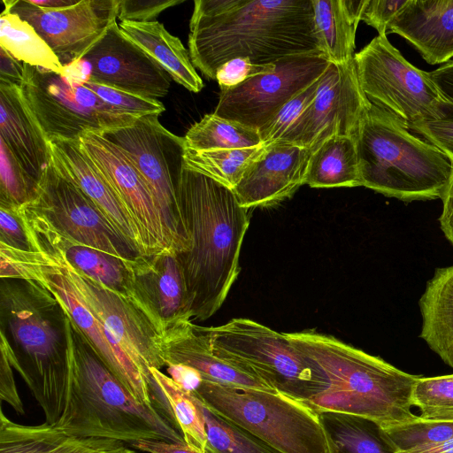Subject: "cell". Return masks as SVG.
I'll return each instance as SVG.
<instances>
[{"mask_svg":"<svg viewBox=\"0 0 453 453\" xmlns=\"http://www.w3.org/2000/svg\"><path fill=\"white\" fill-rule=\"evenodd\" d=\"M188 52L193 65L209 80L232 58L267 65L323 53L311 0H196Z\"/></svg>","mask_w":453,"mask_h":453,"instance_id":"cell-1","label":"cell"},{"mask_svg":"<svg viewBox=\"0 0 453 453\" xmlns=\"http://www.w3.org/2000/svg\"><path fill=\"white\" fill-rule=\"evenodd\" d=\"M178 202L189 245L176 255L192 319L205 320L221 307L238 278L250 210L239 204L232 189L185 165Z\"/></svg>","mask_w":453,"mask_h":453,"instance_id":"cell-2","label":"cell"},{"mask_svg":"<svg viewBox=\"0 0 453 453\" xmlns=\"http://www.w3.org/2000/svg\"><path fill=\"white\" fill-rule=\"evenodd\" d=\"M71 319L50 291L31 280L0 278V348L55 425L65 402Z\"/></svg>","mask_w":453,"mask_h":453,"instance_id":"cell-3","label":"cell"},{"mask_svg":"<svg viewBox=\"0 0 453 453\" xmlns=\"http://www.w3.org/2000/svg\"><path fill=\"white\" fill-rule=\"evenodd\" d=\"M285 334L326 380V388L305 403L319 413L362 417L381 426L417 417L411 393L419 376L331 335L313 330Z\"/></svg>","mask_w":453,"mask_h":453,"instance_id":"cell-4","label":"cell"},{"mask_svg":"<svg viewBox=\"0 0 453 453\" xmlns=\"http://www.w3.org/2000/svg\"><path fill=\"white\" fill-rule=\"evenodd\" d=\"M55 426L75 438L130 445L146 440L185 443L180 433L156 408L140 403L124 387L73 322L65 407Z\"/></svg>","mask_w":453,"mask_h":453,"instance_id":"cell-5","label":"cell"},{"mask_svg":"<svg viewBox=\"0 0 453 453\" xmlns=\"http://www.w3.org/2000/svg\"><path fill=\"white\" fill-rule=\"evenodd\" d=\"M356 142L362 186L405 203L441 199L453 163L391 112L372 104Z\"/></svg>","mask_w":453,"mask_h":453,"instance_id":"cell-6","label":"cell"},{"mask_svg":"<svg viewBox=\"0 0 453 453\" xmlns=\"http://www.w3.org/2000/svg\"><path fill=\"white\" fill-rule=\"evenodd\" d=\"M225 419L278 453H334L321 414L280 392L234 388L203 380L193 393Z\"/></svg>","mask_w":453,"mask_h":453,"instance_id":"cell-7","label":"cell"},{"mask_svg":"<svg viewBox=\"0 0 453 453\" xmlns=\"http://www.w3.org/2000/svg\"><path fill=\"white\" fill-rule=\"evenodd\" d=\"M28 238L31 251L0 245V278L35 280L50 291L62 303L73 324L124 387L140 403L156 408L150 381L84 302L58 259L35 239L30 235Z\"/></svg>","mask_w":453,"mask_h":453,"instance_id":"cell-8","label":"cell"},{"mask_svg":"<svg viewBox=\"0 0 453 453\" xmlns=\"http://www.w3.org/2000/svg\"><path fill=\"white\" fill-rule=\"evenodd\" d=\"M201 329L217 357L275 391L306 403L326 388L321 372L294 347L285 333L245 318Z\"/></svg>","mask_w":453,"mask_h":453,"instance_id":"cell-9","label":"cell"},{"mask_svg":"<svg viewBox=\"0 0 453 453\" xmlns=\"http://www.w3.org/2000/svg\"><path fill=\"white\" fill-rule=\"evenodd\" d=\"M23 66L20 88L48 141H79L86 132L104 134L139 119L103 101L65 69L58 73L25 63Z\"/></svg>","mask_w":453,"mask_h":453,"instance_id":"cell-10","label":"cell"},{"mask_svg":"<svg viewBox=\"0 0 453 453\" xmlns=\"http://www.w3.org/2000/svg\"><path fill=\"white\" fill-rule=\"evenodd\" d=\"M361 88L368 100L415 124L442 119L453 105L425 72L412 65L388 41L378 35L354 55Z\"/></svg>","mask_w":453,"mask_h":453,"instance_id":"cell-11","label":"cell"},{"mask_svg":"<svg viewBox=\"0 0 453 453\" xmlns=\"http://www.w3.org/2000/svg\"><path fill=\"white\" fill-rule=\"evenodd\" d=\"M103 134L131 158L150 188L172 236L176 253L188 249V238L178 202V185L184 165V137L158 120L140 117L134 124Z\"/></svg>","mask_w":453,"mask_h":453,"instance_id":"cell-12","label":"cell"},{"mask_svg":"<svg viewBox=\"0 0 453 453\" xmlns=\"http://www.w3.org/2000/svg\"><path fill=\"white\" fill-rule=\"evenodd\" d=\"M22 219L27 234L50 250L58 259L84 302L135 363L150 381L152 391L150 368L161 370L165 366L159 346L161 333L134 303L67 263L27 211L23 212Z\"/></svg>","mask_w":453,"mask_h":453,"instance_id":"cell-13","label":"cell"},{"mask_svg":"<svg viewBox=\"0 0 453 453\" xmlns=\"http://www.w3.org/2000/svg\"><path fill=\"white\" fill-rule=\"evenodd\" d=\"M330 64L324 53L282 58L268 71L220 90L213 113L259 131L286 103L320 78Z\"/></svg>","mask_w":453,"mask_h":453,"instance_id":"cell-14","label":"cell"},{"mask_svg":"<svg viewBox=\"0 0 453 453\" xmlns=\"http://www.w3.org/2000/svg\"><path fill=\"white\" fill-rule=\"evenodd\" d=\"M27 205L76 242L124 259L139 255L52 158L39 180L35 199Z\"/></svg>","mask_w":453,"mask_h":453,"instance_id":"cell-15","label":"cell"},{"mask_svg":"<svg viewBox=\"0 0 453 453\" xmlns=\"http://www.w3.org/2000/svg\"><path fill=\"white\" fill-rule=\"evenodd\" d=\"M3 4L35 28L65 67L81 60L117 22L119 0H80L60 9L42 8L28 0Z\"/></svg>","mask_w":453,"mask_h":453,"instance_id":"cell-16","label":"cell"},{"mask_svg":"<svg viewBox=\"0 0 453 453\" xmlns=\"http://www.w3.org/2000/svg\"><path fill=\"white\" fill-rule=\"evenodd\" d=\"M371 105L361 88L354 59L343 65L331 63L314 100L283 142L312 150L334 134L356 138Z\"/></svg>","mask_w":453,"mask_h":453,"instance_id":"cell-17","label":"cell"},{"mask_svg":"<svg viewBox=\"0 0 453 453\" xmlns=\"http://www.w3.org/2000/svg\"><path fill=\"white\" fill-rule=\"evenodd\" d=\"M79 143L134 220L148 255L163 250L176 252L150 188L124 150L95 132H86L79 139Z\"/></svg>","mask_w":453,"mask_h":453,"instance_id":"cell-18","label":"cell"},{"mask_svg":"<svg viewBox=\"0 0 453 453\" xmlns=\"http://www.w3.org/2000/svg\"><path fill=\"white\" fill-rule=\"evenodd\" d=\"M82 59L88 81L157 100L171 87L170 74L127 38L117 22Z\"/></svg>","mask_w":453,"mask_h":453,"instance_id":"cell-19","label":"cell"},{"mask_svg":"<svg viewBox=\"0 0 453 453\" xmlns=\"http://www.w3.org/2000/svg\"><path fill=\"white\" fill-rule=\"evenodd\" d=\"M134 288L142 311L162 333L183 319H192L183 271L176 252L163 250L129 260Z\"/></svg>","mask_w":453,"mask_h":453,"instance_id":"cell-20","label":"cell"},{"mask_svg":"<svg viewBox=\"0 0 453 453\" xmlns=\"http://www.w3.org/2000/svg\"><path fill=\"white\" fill-rule=\"evenodd\" d=\"M264 152L249 166L233 189L247 209L267 207L290 198L304 184L311 150L288 142L265 144Z\"/></svg>","mask_w":453,"mask_h":453,"instance_id":"cell-21","label":"cell"},{"mask_svg":"<svg viewBox=\"0 0 453 453\" xmlns=\"http://www.w3.org/2000/svg\"><path fill=\"white\" fill-rule=\"evenodd\" d=\"M51 158L96 204L114 230L139 255H148L134 220L79 141L50 139Z\"/></svg>","mask_w":453,"mask_h":453,"instance_id":"cell-22","label":"cell"},{"mask_svg":"<svg viewBox=\"0 0 453 453\" xmlns=\"http://www.w3.org/2000/svg\"><path fill=\"white\" fill-rule=\"evenodd\" d=\"M160 351L165 366L184 365L203 379L234 388L278 392L260 379L217 357L200 326L183 319L167 326L160 335Z\"/></svg>","mask_w":453,"mask_h":453,"instance_id":"cell-23","label":"cell"},{"mask_svg":"<svg viewBox=\"0 0 453 453\" xmlns=\"http://www.w3.org/2000/svg\"><path fill=\"white\" fill-rule=\"evenodd\" d=\"M388 30L403 37L430 65L453 58V0H407Z\"/></svg>","mask_w":453,"mask_h":453,"instance_id":"cell-24","label":"cell"},{"mask_svg":"<svg viewBox=\"0 0 453 453\" xmlns=\"http://www.w3.org/2000/svg\"><path fill=\"white\" fill-rule=\"evenodd\" d=\"M0 137L27 172L39 181L50 162L49 141L20 87L0 81Z\"/></svg>","mask_w":453,"mask_h":453,"instance_id":"cell-25","label":"cell"},{"mask_svg":"<svg viewBox=\"0 0 453 453\" xmlns=\"http://www.w3.org/2000/svg\"><path fill=\"white\" fill-rule=\"evenodd\" d=\"M25 208L67 263L110 290L131 301L142 311L133 284L128 264L130 259L120 258L76 242L58 232L27 205Z\"/></svg>","mask_w":453,"mask_h":453,"instance_id":"cell-26","label":"cell"},{"mask_svg":"<svg viewBox=\"0 0 453 453\" xmlns=\"http://www.w3.org/2000/svg\"><path fill=\"white\" fill-rule=\"evenodd\" d=\"M124 35L159 64L172 79L188 90L198 93L203 82L192 64L189 52L180 40L158 21H122Z\"/></svg>","mask_w":453,"mask_h":453,"instance_id":"cell-27","label":"cell"},{"mask_svg":"<svg viewBox=\"0 0 453 453\" xmlns=\"http://www.w3.org/2000/svg\"><path fill=\"white\" fill-rule=\"evenodd\" d=\"M418 306L422 318L419 337L453 368V265L434 270Z\"/></svg>","mask_w":453,"mask_h":453,"instance_id":"cell-28","label":"cell"},{"mask_svg":"<svg viewBox=\"0 0 453 453\" xmlns=\"http://www.w3.org/2000/svg\"><path fill=\"white\" fill-rule=\"evenodd\" d=\"M367 0H311L319 46L330 63L354 59L357 27Z\"/></svg>","mask_w":453,"mask_h":453,"instance_id":"cell-29","label":"cell"},{"mask_svg":"<svg viewBox=\"0 0 453 453\" xmlns=\"http://www.w3.org/2000/svg\"><path fill=\"white\" fill-rule=\"evenodd\" d=\"M304 184L316 188L362 186L356 138L334 134L312 149Z\"/></svg>","mask_w":453,"mask_h":453,"instance_id":"cell-30","label":"cell"},{"mask_svg":"<svg viewBox=\"0 0 453 453\" xmlns=\"http://www.w3.org/2000/svg\"><path fill=\"white\" fill-rule=\"evenodd\" d=\"M96 439L70 437L55 425L25 426L0 412V453H81Z\"/></svg>","mask_w":453,"mask_h":453,"instance_id":"cell-31","label":"cell"},{"mask_svg":"<svg viewBox=\"0 0 453 453\" xmlns=\"http://www.w3.org/2000/svg\"><path fill=\"white\" fill-rule=\"evenodd\" d=\"M152 384H156L171 410L176 426L185 443L191 449L206 453L207 434L202 402L182 389L168 375L150 368Z\"/></svg>","mask_w":453,"mask_h":453,"instance_id":"cell-32","label":"cell"},{"mask_svg":"<svg viewBox=\"0 0 453 453\" xmlns=\"http://www.w3.org/2000/svg\"><path fill=\"white\" fill-rule=\"evenodd\" d=\"M321 418L334 453H395L381 426L371 419L335 412Z\"/></svg>","mask_w":453,"mask_h":453,"instance_id":"cell-33","label":"cell"},{"mask_svg":"<svg viewBox=\"0 0 453 453\" xmlns=\"http://www.w3.org/2000/svg\"><path fill=\"white\" fill-rule=\"evenodd\" d=\"M0 47L22 63L64 72L57 56L35 28L4 8L0 17Z\"/></svg>","mask_w":453,"mask_h":453,"instance_id":"cell-34","label":"cell"},{"mask_svg":"<svg viewBox=\"0 0 453 453\" xmlns=\"http://www.w3.org/2000/svg\"><path fill=\"white\" fill-rule=\"evenodd\" d=\"M186 150H213L263 145L259 131L210 113L190 127L184 136Z\"/></svg>","mask_w":453,"mask_h":453,"instance_id":"cell-35","label":"cell"},{"mask_svg":"<svg viewBox=\"0 0 453 453\" xmlns=\"http://www.w3.org/2000/svg\"><path fill=\"white\" fill-rule=\"evenodd\" d=\"M265 148L263 144L251 148L213 150L185 149L184 165L233 190Z\"/></svg>","mask_w":453,"mask_h":453,"instance_id":"cell-36","label":"cell"},{"mask_svg":"<svg viewBox=\"0 0 453 453\" xmlns=\"http://www.w3.org/2000/svg\"><path fill=\"white\" fill-rule=\"evenodd\" d=\"M203 406L206 453H278L250 432Z\"/></svg>","mask_w":453,"mask_h":453,"instance_id":"cell-37","label":"cell"},{"mask_svg":"<svg viewBox=\"0 0 453 453\" xmlns=\"http://www.w3.org/2000/svg\"><path fill=\"white\" fill-rule=\"evenodd\" d=\"M381 429L395 452L453 438V421L427 419L420 416L407 422L383 426Z\"/></svg>","mask_w":453,"mask_h":453,"instance_id":"cell-38","label":"cell"},{"mask_svg":"<svg viewBox=\"0 0 453 453\" xmlns=\"http://www.w3.org/2000/svg\"><path fill=\"white\" fill-rule=\"evenodd\" d=\"M38 182L0 137V204L24 207L35 199Z\"/></svg>","mask_w":453,"mask_h":453,"instance_id":"cell-39","label":"cell"},{"mask_svg":"<svg viewBox=\"0 0 453 453\" xmlns=\"http://www.w3.org/2000/svg\"><path fill=\"white\" fill-rule=\"evenodd\" d=\"M411 403L423 418L453 421V373L419 376L412 388Z\"/></svg>","mask_w":453,"mask_h":453,"instance_id":"cell-40","label":"cell"},{"mask_svg":"<svg viewBox=\"0 0 453 453\" xmlns=\"http://www.w3.org/2000/svg\"><path fill=\"white\" fill-rule=\"evenodd\" d=\"M321 77L292 97L259 130L264 144L283 142L287 140L302 115L314 100Z\"/></svg>","mask_w":453,"mask_h":453,"instance_id":"cell-41","label":"cell"},{"mask_svg":"<svg viewBox=\"0 0 453 453\" xmlns=\"http://www.w3.org/2000/svg\"><path fill=\"white\" fill-rule=\"evenodd\" d=\"M82 84L105 103L138 118L148 115L159 116L165 110L164 104L157 99L138 96L92 81H82Z\"/></svg>","mask_w":453,"mask_h":453,"instance_id":"cell-42","label":"cell"},{"mask_svg":"<svg viewBox=\"0 0 453 453\" xmlns=\"http://www.w3.org/2000/svg\"><path fill=\"white\" fill-rule=\"evenodd\" d=\"M0 245L21 251L32 250L20 209L0 204Z\"/></svg>","mask_w":453,"mask_h":453,"instance_id":"cell-43","label":"cell"},{"mask_svg":"<svg viewBox=\"0 0 453 453\" xmlns=\"http://www.w3.org/2000/svg\"><path fill=\"white\" fill-rule=\"evenodd\" d=\"M273 63L254 65L248 58H232L220 65L215 75L220 90L234 88L250 77L268 71Z\"/></svg>","mask_w":453,"mask_h":453,"instance_id":"cell-44","label":"cell"},{"mask_svg":"<svg viewBox=\"0 0 453 453\" xmlns=\"http://www.w3.org/2000/svg\"><path fill=\"white\" fill-rule=\"evenodd\" d=\"M410 130L441 150L453 163V105L442 119L415 124Z\"/></svg>","mask_w":453,"mask_h":453,"instance_id":"cell-45","label":"cell"},{"mask_svg":"<svg viewBox=\"0 0 453 453\" xmlns=\"http://www.w3.org/2000/svg\"><path fill=\"white\" fill-rule=\"evenodd\" d=\"M180 0L133 1L119 0L118 16L122 21H154L163 11L181 4Z\"/></svg>","mask_w":453,"mask_h":453,"instance_id":"cell-46","label":"cell"},{"mask_svg":"<svg viewBox=\"0 0 453 453\" xmlns=\"http://www.w3.org/2000/svg\"><path fill=\"white\" fill-rule=\"evenodd\" d=\"M407 0H367L361 20L375 28L380 35H387L389 22Z\"/></svg>","mask_w":453,"mask_h":453,"instance_id":"cell-47","label":"cell"},{"mask_svg":"<svg viewBox=\"0 0 453 453\" xmlns=\"http://www.w3.org/2000/svg\"><path fill=\"white\" fill-rule=\"evenodd\" d=\"M0 353V399L6 402L18 414H24V406L14 380V368L8 355L1 348Z\"/></svg>","mask_w":453,"mask_h":453,"instance_id":"cell-48","label":"cell"},{"mask_svg":"<svg viewBox=\"0 0 453 453\" xmlns=\"http://www.w3.org/2000/svg\"><path fill=\"white\" fill-rule=\"evenodd\" d=\"M166 367L170 377L174 382L188 393L196 392L203 380L200 372L190 366L167 365Z\"/></svg>","mask_w":453,"mask_h":453,"instance_id":"cell-49","label":"cell"},{"mask_svg":"<svg viewBox=\"0 0 453 453\" xmlns=\"http://www.w3.org/2000/svg\"><path fill=\"white\" fill-rule=\"evenodd\" d=\"M23 73V63L0 47V81L20 87Z\"/></svg>","mask_w":453,"mask_h":453,"instance_id":"cell-50","label":"cell"},{"mask_svg":"<svg viewBox=\"0 0 453 453\" xmlns=\"http://www.w3.org/2000/svg\"><path fill=\"white\" fill-rule=\"evenodd\" d=\"M131 446L140 451L147 453H201L186 443H175L165 441L146 440L136 441Z\"/></svg>","mask_w":453,"mask_h":453,"instance_id":"cell-51","label":"cell"},{"mask_svg":"<svg viewBox=\"0 0 453 453\" xmlns=\"http://www.w3.org/2000/svg\"><path fill=\"white\" fill-rule=\"evenodd\" d=\"M442 211L438 220L445 238L453 246V173L441 199Z\"/></svg>","mask_w":453,"mask_h":453,"instance_id":"cell-52","label":"cell"},{"mask_svg":"<svg viewBox=\"0 0 453 453\" xmlns=\"http://www.w3.org/2000/svg\"><path fill=\"white\" fill-rule=\"evenodd\" d=\"M429 74L441 93L453 102V59L429 72Z\"/></svg>","mask_w":453,"mask_h":453,"instance_id":"cell-53","label":"cell"},{"mask_svg":"<svg viewBox=\"0 0 453 453\" xmlns=\"http://www.w3.org/2000/svg\"><path fill=\"white\" fill-rule=\"evenodd\" d=\"M125 448V443L118 441L96 439L81 453H122Z\"/></svg>","mask_w":453,"mask_h":453,"instance_id":"cell-54","label":"cell"},{"mask_svg":"<svg viewBox=\"0 0 453 453\" xmlns=\"http://www.w3.org/2000/svg\"><path fill=\"white\" fill-rule=\"evenodd\" d=\"M395 453H453V438L435 444L397 451Z\"/></svg>","mask_w":453,"mask_h":453,"instance_id":"cell-55","label":"cell"},{"mask_svg":"<svg viewBox=\"0 0 453 453\" xmlns=\"http://www.w3.org/2000/svg\"><path fill=\"white\" fill-rule=\"evenodd\" d=\"M30 4L46 9H60L76 4L80 0H28Z\"/></svg>","mask_w":453,"mask_h":453,"instance_id":"cell-56","label":"cell"},{"mask_svg":"<svg viewBox=\"0 0 453 453\" xmlns=\"http://www.w3.org/2000/svg\"><path fill=\"white\" fill-rule=\"evenodd\" d=\"M122 453H137L136 451H134V449H128V448H125L124 450L122 451Z\"/></svg>","mask_w":453,"mask_h":453,"instance_id":"cell-57","label":"cell"}]
</instances>
